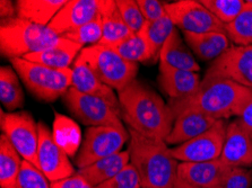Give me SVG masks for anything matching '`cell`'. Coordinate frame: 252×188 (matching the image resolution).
Wrapping results in <instances>:
<instances>
[{
  "instance_id": "cell-1",
  "label": "cell",
  "mask_w": 252,
  "mask_h": 188,
  "mask_svg": "<svg viewBox=\"0 0 252 188\" xmlns=\"http://www.w3.org/2000/svg\"><path fill=\"white\" fill-rule=\"evenodd\" d=\"M122 120L140 135L148 139L165 141L175 117L170 106L146 83L133 80L118 91Z\"/></svg>"
},
{
  "instance_id": "cell-2",
  "label": "cell",
  "mask_w": 252,
  "mask_h": 188,
  "mask_svg": "<svg viewBox=\"0 0 252 188\" xmlns=\"http://www.w3.org/2000/svg\"><path fill=\"white\" fill-rule=\"evenodd\" d=\"M252 98V90L232 80L205 77L199 89L190 97L171 101L174 117L186 112H198L215 120H227L241 114Z\"/></svg>"
},
{
  "instance_id": "cell-3",
  "label": "cell",
  "mask_w": 252,
  "mask_h": 188,
  "mask_svg": "<svg viewBox=\"0 0 252 188\" xmlns=\"http://www.w3.org/2000/svg\"><path fill=\"white\" fill-rule=\"evenodd\" d=\"M130 163L138 172L141 188H173L179 162L165 141L148 139L129 129Z\"/></svg>"
},
{
  "instance_id": "cell-4",
  "label": "cell",
  "mask_w": 252,
  "mask_h": 188,
  "mask_svg": "<svg viewBox=\"0 0 252 188\" xmlns=\"http://www.w3.org/2000/svg\"><path fill=\"white\" fill-rule=\"evenodd\" d=\"M63 36L48 26L36 25L18 17L3 19L0 23V52L9 59L24 57L31 53L58 44Z\"/></svg>"
},
{
  "instance_id": "cell-5",
  "label": "cell",
  "mask_w": 252,
  "mask_h": 188,
  "mask_svg": "<svg viewBox=\"0 0 252 188\" xmlns=\"http://www.w3.org/2000/svg\"><path fill=\"white\" fill-rule=\"evenodd\" d=\"M10 63L30 93L41 102H55L71 87V69H52L23 57L10 59Z\"/></svg>"
},
{
  "instance_id": "cell-6",
  "label": "cell",
  "mask_w": 252,
  "mask_h": 188,
  "mask_svg": "<svg viewBox=\"0 0 252 188\" xmlns=\"http://www.w3.org/2000/svg\"><path fill=\"white\" fill-rule=\"evenodd\" d=\"M103 82L120 91L136 80L138 64L129 62L108 45L95 44L85 47L79 53Z\"/></svg>"
},
{
  "instance_id": "cell-7",
  "label": "cell",
  "mask_w": 252,
  "mask_h": 188,
  "mask_svg": "<svg viewBox=\"0 0 252 188\" xmlns=\"http://www.w3.org/2000/svg\"><path fill=\"white\" fill-rule=\"evenodd\" d=\"M130 133L122 126H90L86 129L82 147L75 162L79 169L122 151Z\"/></svg>"
},
{
  "instance_id": "cell-8",
  "label": "cell",
  "mask_w": 252,
  "mask_h": 188,
  "mask_svg": "<svg viewBox=\"0 0 252 188\" xmlns=\"http://www.w3.org/2000/svg\"><path fill=\"white\" fill-rule=\"evenodd\" d=\"M0 129L11 144L26 160L39 168V123L34 121L29 112L6 113L0 110Z\"/></svg>"
},
{
  "instance_id": "cell-9",
  "label": "cell",
  "mask_w": 252,
  "mask_h": 188,
  "mask_svg": "<svg viewBox=\"0 0 252 188\" xmlns=\"http://www.w3.org/2000/svg\"><path fill=\"white\" fill-rule=\"evenodd\" d=\"M63 102L69 112L83 124L90 126H122V116L104 99L83 94L69 88L63 95Z\"/></svg>"
},
{
  "instance_id": "cell-10",
  "label": "cell",
  "mask_w": 252,
  "mask_h": 188,
  "mask_svg": "<svg viewBox=\"0 0 252 188\" xmlns=\"http://www.w3.org/2000/svg\"><path fill=\"white\" fill-rule=\"evenodd\" d=\"M166 14L178 29L187 33H226L225 25L220 22L200 1L197 0H179L166 2Z\"/></svg>"
},
{
  "instance_id": "cell-11",
  "label": "cell",
  "mask_w": 252,
  "mask_h": 188,
  "mask_svg": "<svg viewBox=\"0 0 252 188\" xmlns=\"http://www.w3.org/2000/svg\"><path fill=\"white\" fill-rule=\"evenodd\" d=\"M227 124L225 120H219L201 135L175 148H170L172 157L181 162L219 160L222 155Z\"/></svg>"
},
{
  "instance_id": "cell-12",
  "label": "cell",
  "mask_w": 252,
  "mask_h": 188,
  "mask_svg": "<svg viewBox=\"0 0 252 188\" xmlns=\"http://www.w3.org/2000/svg\"><path fill=\"white\" fill-rule=\"evenodd\" d=\"M205 77L232 80L252 90V45H232L213 61Z\"/></svg>"
},
{
  "instance_id": "cell-13",
  "label": "cell",
  "mask_w": 252,
  "mask_h": 188,
  "mask_svg": "<svg viewBox=\"0 0 252 188\" xmlns=\"http://www.w3.org/2000/svg\"><path fill=\"white\" fill-rule=\"evenodd\" d=\"M39 169L50 183L72 177L77 174L69 156L56 143L52 132L43 122H39Z\"/></svg>"
},
{
  "instance_id": "cell-14",
  "label": "cell",
  "mask_w": 252,
  "mask_h": 188,
  "mask_svg": "<svg viewBox=\"0 0 252 188\" xmlns=\"http://www.w3.org/2000/svg\"><path fill=\"white\" fill-rule=\"evenodd\" d=\"M220 160L231 168L252 166V136L239 118L227 124Z\"/></svg>"
},
{
  "instance_id": "cell-15",
  "label": "cell",
  "mask_w": 252,
  "mask_h": 188,
  "mask_svg": "<svg viewBox=\"0 0 252 188\" xmlns=\"http://www.w3.org/2000/svg\"><path fill=\"white\" fill-rule=\"evenodd\" d=\"M98 1L100 0H69L48 27L59 36L79 28L100 15Z\"/></svg>"
},
{
  "instance_id": "cell-16",
  "label": "cell",
  "mask_w": 252,
  "mask_h": 188,
  "mask_svg": "<svg viewBox=\"0 0 252 188\" xmlns=\"http://www.w3.org/2000/svg\"><path fill=\"white\" fill-rule=\"evenodd\" d=\"M231 169L220 159L205 162H180L178 179L194 187L217 188Z\"/></svg>"
},
{
  "instance_id": "cell-17",
  "label": "cell",
  "mask_w": 252,
  "mask_h": 188,
  "mask_svg": "<svg viewBox=\"0 0 252 188\" xmlns=\"http://www.w3.org/2000/svg\"><path fill=\"white\" fill-rule=\"evenodd\" d=\"M71 70V88H75L76 90L81 91L83 94L96 96V97L104 99L122 116L119 98L114 93V89L103 82L85 61L78 56L72 64Z\"/></svg>"
},
{
  "instance_id": "cell-18",
  "label": "cell",
  "mask_w": 252,
  "mask_h": 188,
  "mask_svg": "<svg viewBox=\"0 0 252 188\" xmlns=\"http://www.w3.org/2000/svg\"><path fill=\"white\" fill-rule=\"evenodd\" d=\"M201 78L198 72L180 70L159 64L158 82L171 101L192 96L199 89Z\"/></svg>"
},
{
  "instance_id": "cell-19",
  "label": "cell",
  "mask_w": 252,
  "mask_h": 188,
  "mask_svg": "<svg viewBox=\"0 0 252 188\" xmlns=\"http://www.w3.org/2000/svg\"><path fill=\"white\" fill-rule=\"evenodd\" d=\"M83 49L84 47L82 45L63 37L58 44L42 50L40 52L31 53L23 59L52 69L63 70V69H71L70 66L74 64Z\"/></svg>"
},
{
  "instance_id": "cell-20",
  "label": "cell",
  "mask_w": 252,
  "mask_h": 188,
  "mask_svg": "<svg viewBox=\"0 0 252 188\" xmlns=\"http://www.w3.org/2000/svg\"><path fill=\"white\" fill-rule=\"evenodd\" d=\"M219 120L198 112H186L175 117L166 144H183L208 131Z\"/></svg>"
},
{
  "instance_id": "cell-21",
  "label": "cell",
  "mask_w": 252,
  "mask_h": 188,
  "mask_svg": "<svg viewBox=\"0 0 252 188\" xmlns=\"http://www.w3.org/2000/svg\"><path fill=\"white\" fill-rule=\"evenodd\" d=\"M159 64L187 71L198 72L200 70L199 64L194 59V54L181 37L177 27L173 29L161 50Z\"/></svg>"
},
{
  "instance_id": "cell-22",
  "label": "cell",
  "mask_w": 252,
  "mask_h": 188,
  "mask_svg": "<svg viewBox=\"0 0 252 188\" xmlns=\"http://www.w3.org/2000/svg\"><path fill=\"white\" fill-rule=\"evenodd\" d=\"M186 43L192 53L201 61L216 60L230 49V38L226 33H187L183 32Z\"/></svg>"
},
{
  "instance_id": "cell-23",
  "label": "cell",
  "mask_w": 252,
  "mask_h": 188,
  "mask_svg": "<svg viewBox=\"0 0 252 188\" xmlns=\"http://www.w3.org/2000/svg\"><path fill=\"white\" fill-rule=\"evenodd\" d=\"M129 163H130V155L128 150H126L81 168L77 174L82 176L92 187L96 188L106 180L111 179Z\"/></svg>"
},
{
  "instance_id": "cell-24",
  "label": "cell",
  "mask_w": 252,
  "mask_h": 188,
  "mask_svg": "<svg viewBox=\"0 0 252 188\" xmlns=\"http://www.w3.org/2000/svg\"><path fill=\"white\" fill-rule=\"evenodd\" d=\"M98 7L103 27V37L98 44L112 47L132 35L133 33L121 17L116 0H100Z\"/></svg>"
},
{
  "instance_id": "cell-25",
  "label": "cell",
  "mask_w": 252,
  "mask_h": 188,
  "mask_svg": "<svg viewBox=\"0 0 252 188\" xmlns=\"http://www.w3.org/2000/svg\"><path fill=\"white\" fill-rule=\"evenodd\" d=\"M16 17L36 25L49 26L67 0H17Z\"/></svg>"
},
{
  "instance_id": "cell-26",
  "label": "cell",
  "mask_w": 252,
  "mask_h": 188,
  "mask_svg": "<svg viewBox=\"0 0 252 188\" xmlns=\"http://www.w3.org/2000/svg\"><path fill=\"white\" fill-rule=\"evenodd\" d=\"M52 135L56 143L69 157H76L82 147L83 136L79 125L63 114L55 113Z\"/></svg>"
},
{
  "instance_id": "cell-27",
  "label": "cell",
  "mask_w": 252,
  "mask_h": 188,
  "mask_svg": "<svg viewBox=\"0 0 252 188\" xmlns=\"http://www.w3.org/2000/svg\"><path fill=\"white\" fill-rule=\"evenodd\" d=\"M23 158L5 134L0 135V186L14 188L20 174Z\"/></svg>"
},
{
  "instance_id": "cell-28",
  "label": "cell",
  "mask_w": 252,
  "mask_h": 188,
  "mask_svg": "<svg viewBox=\"0 0 252 188\" xmlns=\"http://www.w3.org/2000/svg\"><path fill=\"white\" fill-rule=\"evenodd\" d=\"M147 24V23H146ZM114 51L129 62H152L153 54L148 42L146 25L139 33L132 34L126 40L112 45Z\"/></svg>"
},
{
  "instance_id": "cell-29",
  "label": "cell",
  "mask_w": 252,
  "mask_h": 188,
  "mask_svg": "<svg viewBox=\"0 0 252 188\" xmlns=\"http://www.w3.org/2000/svg\"><path fill=\"white\" fill-rule=\"evenodd\" d=\"M0 101L9 113L24 105V93L20 82V76L15 69L8 66L0 68Z\"/></svg>"
},
{
  "instance_id": "cell-30",
  "label": "cell",
  "mask_w": 252,
  "mask_h": 188,
  "mask_svg": "<svg viewBox=\"0 0 252 188\" xmlns=\"http://www.w3.org/2000/svg\"><path fill=\"white\" fill-rule=\"evenodd\" d=\"M225 29L234 45H252V0H248L241 14L234 22L225 26Z\"/></svg>"
},
{
  "instance_id": "cell-31",
  "label": "cell",
  "mask_w": 252,
  "mask_h": 188,
  "mask_svg": "<svg viewBox=\"0 0 252 188\" xmlns=\"http://www.w3.org/2000/svg\"><path fill=\"white\" fill-rule=\"evenodd\" d=\"M174 28L175 26L173 22L171 21V18L167 14H165L162 18H159L155 22H147L146 32L152 50L153 63L159 60L161 50L163 49L164 44H165V42L170 37Z\"/></svg>"
},
{
  "instance_id": "cell-32",
  "label": "cell",
  "mask_w": 252,
  "mask_h": 188,
  "mask_svg": "<svg viewBox=\"0 0 252 188\" xmlns=\"http://www.w3.org/2000/svg\"><path fill=\"white\" fill-rule=\"evenodd\" d=\"M200 2L226 26L238 18L247 1L244 0H200Z\"/></svg>"
},
{
  "instance_id": "cell-33",
  "label": "cell",
  "mask_w": 252,
  "mask_h": 188,
  "mask_svg": "<svg viewBox=\"0 0 252 188\" xmlns=\"http://www.w3.org/2000/svg\"><path fill=\"white\" fill-rule=\"evenodd\" d=\"M67 40L74 42L76 44L82 45L85 48V45H95L98 44L103 37V27H102V19L98 16L93 21L87 23V24L81 26V27L71 30V32L64 34L63 36Z\"/></svg>"
},
{
  "instance_id": "cell-34",
  "label": "cell",
  "mask_w": 252,
  "mask_h": 188,
  "mask_svg": "<svg viewBox=\"0 0 252 188\" xmlns=\"http://www.w3.org/2000/svg\"><path fill=\"white\" fill-rule=\"evenodd\" d=\"M51 184L39 168L23 160L22 168L14 188H50Z\"/></svg>"
},
{
  "instance_id": "cell-35",
  "label": "cell",
  "mask_w": 252,
  "mask_h": 188,
  "mask_svg": "<svg viewBox=\"0 0 252 188\" xmlns=\"http://www.w3.org/2000/svg\"><path fill=\"white\" fill-rule=\"evenodd\" d=\"M122 19L133 34L139 33L147 21L140 11L138 3L135 0H116Z\"/></svg>"
},
{
  "instance_id": "cell-36",
  "label": "cell",
  "mask_w": 252,
  "mask_h": 188,
  "mask_svg": "<svg viewBox=\"0 0 252 188\" xmlns=\"http://www.w3.org/2000/svg\"><path fill=\"white\" fill-rule=\"evenodd\" d=\"M96 188H141L138 172L131 163Z\"/></svg>"
},
{
  "instance_id": "cell-37",
  "label": "cell",
  "mask_w": 252,
  "mask_h": 188,
  "mask_svg": "<svg viewBox=\"0 0 252 188\" xmlns=\"http://www.w3.org/2000/svg\"><path fill=\"white\" fill-rule=\"evenodd\" d=\"M252 169L250 168H232L226 177L217 188H251Z\"/></svg>"
},
{
  "instance_id": "cell-38",
  "label": "cell",
  "mask_w": 252,
  "mask_h": 188,
  "mask_svg": "<svg viewBox=\"0 0 252 188\" xmlns=\"http://www.w3.org/2000/svg\"><path fill=\"white\" fill-rule=\"evenodd\" d=\"M140 11L147 22H155L166 14V2L158 0H137Z\"/></svg>"
},
{
  "instance_id": "cell-39",
  "label": "cell",
  "mask_w": 252,
  "mask_h": 188,
  "mask_svg": "<svg viewBox=\"0 0 252 188\" xmlns=\"http://www.w3.org/2000/svg\"><path fill=\"white\" fill-rule=\"evenodd\" d=\"M50 188H94V187H92L90 184L82 177V176L76 174L75 176H72V177L51 183Z\"/></svg>"
},
{
  "instance_id": "cell-40",
  "label": "cell",
  "mask_w": 252,
  "mask_h": 188,
  "mask_svg": "<svg viewBox=\"0 0 252 188\" xmlns=\"http://www.w3.org/2000/svg\"><path fill=\"white\" fill-rule=\"evenodd\" d=\"M0 17H1V21L16 17V3L10 0H1L0 1Z\"/></svg>"
},
{
  "instance_id": "cell-41",
  "label": "cell",
  "mask_w": 252,
  "mask_h": 188,
  "mask_svg": "<svg viewBox=\"0 0 252 188\" xmlns=\"http://www.w3.org/2000/svg\"><path fill=\"white\" fill-rule=\"evenodd\" d=\"M238 118L246 126V129L249 131L252 136V98L244 106V108L242 109V112L239 115Z\"/></svg>"
},
{
  "instance_id": "cell-42",
  "label": "cell",
  "mask_w": 252,
  "mask_h": 188,
  "mask_svg": "<svg viewBox=\"0 0 252 188\" xmlns=\"http://www.w3.org/2000/svg\"><path fill=\"white\" fill-rule=\"evenodd\" d=\"M173 188H199V187L191 186V185H189V184L182 182V180H180V179H177V182H175Z\"/></svg>"
},
{
  "instance_id": "cell-43",
  "label": "cell",
  "mask_w": 252,
  "mask_h": 188,
  "mask_svg": "<svg viewBox=\"0 0 252 188\" xmlns=\"http://www.w3.org/2000/svg\"><path fill=\"white\" fill-rule=\"evenodd\" d=\"M251 188H252V187H251Z\"/></svg>"
}]
</instances>
